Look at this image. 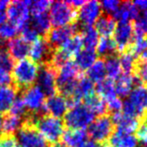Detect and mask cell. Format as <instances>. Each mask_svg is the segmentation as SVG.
<instances>
[{
	"label": "cell",
	"mask_w": 147,
	"mask_h": 147,
	"mask_svg": "<svg viewBox=\"0 0 147 147\" xmlns=\"http://www.w3.org/2000/svg\"><path fill=\"white\" fill-rule=\"evenodd\" d=\"M40 65L34 63L30 59H23L18 61L16 64H14L12 69L13 86L17 90H24L31 86H33L35 81L37 80Z\"/></svg>",
	"instance_id": "cell-1"
},
{
	"label": "cell",
	"mask_w": 147,
	"mask_h": 147,
	"mask_svg": "<svg viewBox=\"0 0 147 147\" xmlns=\"http://www.w3.org/2000/svg\"><path fill=\"white\" fill-rule=\"evenodd\" d=\"M33 125L46 142L52 144L59 142L64 133V122L49 115H34Z\"/></svg>",
	"instance_id": "cell-2"
},
{
	"label": "cell",
	"mask_w": 147,
	"mask_h": 147,
	"mask_svg": "<svg viewBox=\"0 0 147 147\" xmlns=\"http://www.w3.org/2000/svg\"><path fill=\"white\" fill-rule=\"evenodd\" d=\"M95 120V115L84 105L78 103L69 108L65 115V123L68 129H84Z\"/></svg>",
	"instance_id": "cell-3"
},
{
	"label": "cell",
	"mask_w": 147,
	"mask_h": 147,
	"mask_svg": "<svg viewBox=\"0 0 147 147\" xmlns=\"http://www.w3.org/2000/svg\"><path fill=\"white\" fill-rule=\"evenodd\" d=\"M49 17L51 24L55 27L70 25L77 20V10L67 1L52 2Z\"/></svg>",
	"instance_id": "cell-4"
},
{
	"label": "cell",
	"mask_w": 147,
	"mask_h": 147,
	"mask_svg": "<svg viewBox=\"0 0 147 147\" xmlns=\"http://www.w3.org/2000/svg\"><path fill=\"white\" fill-rule=\"evenodd\" d=\"M16 141L19 147H50L33 124L27 121H24L21 129L17 131Z\"/></svg>",
	"instance_id": "cell-5"
},
{
	"label": "cell",
	"mask_w": 147,
	"mask_h": 147,
	"mask_svg": "<svg viewBox=\"0 0 147 147\" xmlns=\"http://www.w3.org/2000/svg\"><path fill=\"white\" fill-rule=\"evenodd\" d=\"M26 109L29 112V115H45L44 103H45V94L40 90V87L31 86L25 88L23 91V98Z\"/></svg>",
	"instance_id": "cell-6"
},
{
	"label": "cell",
	"mask_w": 147,
	"mask_h": 147,
	"mask_svg": "<svg viewBox=\"0 0 147 147\" xmlns=\"http://www.w3.org/2000/svg\"><path fill=\"white\" fill-rule=\"evenodd\" d=\"M30 1H14L10 2L7 9V18L10 22L14 24L19 30L28 24L30 18L29 9Z\"/></svg>",
	"instance_id": "cell-7"
},
{
	"label": "cell",
	"mask_w": 147,
	"mask_h": 147,
	"mask_svg": "<svg viewBox=\"0 0 147 147\" xmlns=\"http://www.w3.org/2000/svg\"><path fill=\"white\" fill-rule=\"evenodd\" d=\"M38 87L43 91L45 96H52L57 91L56 88V69H55L51 64L46 63L40 66L38 77Z\"/></svg>",
	"instance_id": "cell-8"
},
{
	"label": "cell",
	"mask_w": 147,
	"mask_h": 147,
	"mask_svg": "<svg viewBox=\"0 0 147 147\" xmlns=\"http://www.w3.org/2000/svg\"><path fill=\"white\" fill-rule=\"evenodd\" d=\"M113 124L111 120V117L108 115H102L91 123L87 134L90 135L93 141L98 144L108 140L113 133Z\"/></svg>",
	"instance_id": "cell-9"
},
{
	"label": "cell",
	"mask_w": 147,
	"mask_h": 147,
	"mask_svg": "<svg viewBox=\"0 0 147 147\" xmlns=\"http://www.w3.org/2000/svg\"><path fill=\"white\" fill-rule=\"evenodd\" d=\"M53 50L44 37L38 36L30 46L28 55L34 63L42 65L50 63Z\"/></svg>",
	"instance_id": "cell-10"
},
{
	"label": "cell",
	"mask_w": 147,
	"mask_h": 147,
	"mask_svg": "<svg viewBox=\"0 0 147 147\" xmlns=\"http://www.w3.org/2000/svg\"><path fill=\"white\" fill-rule=\"evenodd\" d=\"M77 31H78V26L75 24L55 27L49 31L48 34H46L45 39L53 49H55L76 34Z\"/></svg>",
	"instance_id": "cell-11"
},
{
	"label": "cell",
	"mask_w": 147,
	"mask_h": 147,
	"mask_svg": "<svg viewBox=\"0 0 147 147\" xmlns=\"http://www.w3.org/2000/svg\"><path fill=\"white\" fill-rule=\"evenodd\" d=\"M101 7L98 1H87L80 7L79 12H77V19L85 27H92V25L101 16Z\"/></svg>",
	"instance_id": "cell-12"
},
{
	"label": "cell",
	"mask_w": 147,
	"mask_h": 147,
	"mask_svg": "<svg viewBox=\"0 0 147 147\" xmlns=\"http://www.w3.org/2000/svg\"><path fill=\"white\" fill-rule=\"evenodd\" d=\"M113 40L120 52L127 51L134 34V27L131 22H119L114 30Z\"/></svg>",
	"instance_id": "cell-13"
},
{
	"label": "cell",
	"mask_w": 147,
	"mask_h": 147,
	"mask_svg": "<svg viewBox=\"0 0 147 147\" xmlns=\"http://www.w3.org/2000/svg\"><path fill=\"white\" fill-rule=\"evenodd\" d=\"M68 102L67 98L60 94H53L45 100L44 111L49 115L56 118L64 117L68 109Z\"/></svg>",
	"instance_id": "cell-14"
},
{
	"label": "cell",
	"mask_w": 147,
	"mask_h": 147,
	"mask_svg": "<svg viewBox=\"0 0 147 147\" xmlns=\"http://www.w3.org/2000/svg\"><path fill=\"white\" fill-rule=\"evenodd\" d=\"M111 120L113 125L116 126L118 130L130 134L136 131L138 127H140V119L129 117V115L123 114L121 111L113 113L111 117Z\"/></svg>",
	"instance_id": "cell-15"
},
{
	"label": "cell",
	"mask_w": 147,
	"mask_h": 147,
	"mask_svg": "<svg viewBox=\"0 0 147 147\" xmlns=\"http://www.w3.org/2000/svg\"><path fill=\"white\" fill-rule=\"evenodd\" d=\"M7 48L8 52L13 60L21 61L28 56L30 46L29 43L25 42L21 37H14L7 42Z\"/></svg>",
	"instance_id": "cell-16"
},
{
	"label": "cell",
	"mask_w": 147,
	"mask_h": 147,
	"mask_svg": "<svg viewBox=\"0 0 147 147\" xmlns=\"http://www.w3.org/2000/svg\"><path fill=\"white\" fill-rule=\"evenodd\" d=\"M129 100L134 105L138 112L144 115L147 110V86L140 85L135 87L130 92Z\"/></svg>",
	"instance_id": "cell-17"
},
{
	"label": "cell",
	"mask_w": 147,
	"mask_h": 147,
	"mask_svg": "<svg viewBox=\"0 0 147 147\" xmlns=\"http://www.w3.org/2000/svg\"><path fill=\"white\" fill-rule=\"evenodd\" d=\"M136 77L133 74H123L116 79L114 83V88L117 96L126 97L130 94L135 86Z\"/></svg>",
	"instance_id": "cell-18"
},
{
	"label": "cell",
	"mask_w": 147,
	"mask_h": 147,
	"mask_svg": "<svg viewBox=\"0 0 147 147\" xmlns=\"http://www.w3.org/2000/svg\"><path fill=\"white\" fill-rule=\"evenodd\" d=\"M139 13L140 11L134 6L133 2H121L119 9L113 17L115 21H119V22H130V21L136 20Z\"/></svg>",
	"instance_id": "cell-19"
},
{
	"label": "cell",
	"mask_w": 147,
	"mask_h": 147,
	"mask_svg": "<svg viewBox=\"0 0 147 147\" xmlns=\"http://www.w3.org/2000/svg\"><path fill=\"white\" fill-rule=\"evenodd\" d=\"M110 145L111 147H138L139 142L133 134L116 129L110 137Z\"/></svg>",
	"instance_id": "cell-20"
},
{
	"label": "cell",
	"mask_w": 147,
	"mask_h": 147,
	"mask_svg": "<svg viewBox=\"0 0 147 147\" xmlns=\"http://www.w3.org/2000/svg\"><path fill=\"white\" fill-rule=\"evenodd\" d=\"M87 135L84 129H68L62 135V142L67 147H80L86 141Z\"/></svg>",
	"instance_id": "cell-21"
},
{
	"label": "cell",
	"mask_w": 147,
	"mask_h": 147,
	"mask_svg": "<svg viewBox=\"0 0 147 147\" xmlns=\"http://www.w3.org/2000/svg\"><path fill=\"white\" fill-rule=\"evenodd\" d=\"M96 31L102 37H110L116 28V21L111 15H101L96 22Z\"/></svg>",
	"instance_id": "cell-22"
},
{
	"label": "cell",
	"mask_w": 147,
	"mask_h": 147,
	"mask_svg": "<svg viewBox=\"0 0 147 147\" xmlns=\"http://www.w3.org/2000/svg\"><path fill=\"white\" fill-rule=\"evenodd\" d=\"M18 90L12 86L0 87V113H7L16 99Z\"/></svg>",
	"instance_id": "cell-23"
},
{
	"label": "cell",
	"mask_w": 147,
	"mask_h": 147,
	"mask_svg": "<svg viewBox=\"0 0 147 147\" xmlns=\"http://www.w3.org/2000/svg\"><path fill=\"white\" fill-rule=\"evenodd\" d=\"M96 52L93 49H84L75 56L74 63L80 71L88 70L96 61Z\"/></svg>",
	"instance_id": "cell-24"
},
{
	"label": "cell",
	"mask_w": 147,
	"mask_h": 147,
	"mask_svg": "<svg viewBox=\"0 0 147 147\" xmlns=\"http://www.w3.org/2000/svg\"><path fill=\"white\" fill-rule=\"evenodd\" d=\"M83 48V40L81 34H76L72 37L67 40L63 45H61L58 48L68 59L71 57L76 56Z\"/></svg>",
	"instance_id": "cell-25"
},
{
	"label": "cell",
	"mask_w": 147,
	"mask_h": 147,
	"mask_svg": "<svg viewBox=\"0 0 147 147\" xmlns=\"http://www.w3.org/2000/svg\"><path fill=\"white\" fill-rule=\"evenodd\" d=\"M85 105L89 110H90L95 115H105L107 109V105L105 102L103 100L101 97H99L98 95H96L95 93L90 96H88L85 99Z\"/></svg>",
	"instance_id": "cell-26"
},
{
	"label": "cell",
	"mask_w": 147,
	"mask_h": 147,
	"mask_svg": "<svg viewBox=\"0 0 147 147\" xmlns=\"http://www.w3.org/2000/svg\"><path fill=\"white\" fill-rule=\"evenodd\" d=\"M96 91L98 96L103 99L106 102L118 97L114 88V82L110 79H104L98 83L96 85Z\"/></svg>",
	"instance_id": "cell-27"
},
{
	"label": "cell",
	"mask_w": 147,
	"mask_h": 147,
	"mask_svg": "<svg viewBox=\"0 0 147 147\" xmlns=\"http://www.w3.org/2000/svg\"><path fill=\"white\" fill-rule=\"evenodd\" d=\"M129 49V51L135 58H139L147 49V37L134 31L132 41H131Z\"/></svg>",
	"instance_id": "cell-28"
},
{
	"label": "cell",
	"mask_w": 147,
	"mask_h": 147,
	"mask_svg": "<svg viewBox=\"0 0 147 147\" xmlns=\"http://www.w3.org/2000/svg\"><path fill=\"white\" fill-rule=\"evenodd\" d=\"M23 120L24 119L17 117L9 113L6 114L5 117L3 118V124H2L3 134L14 135L15 132H17L21 129L23 123H24Z\"/></svg>",
	"instance_id": "cell-29"
},
{
	"label": "cell",
	"mask_w": 147,
	"mask_h": 147,
	"mask_svg": "<svg viewBox=\"0 0 147 147\" xmlns=\"http://www.w3.org/2000/svg\"><path fill=\"white\" fill-rule=\"evenodd\" d=\"M51 21L47 13H42L38 15H33L31 26L35 29L38 34H47L51 30Z\"/></svg>",
	"instance_id": "cell-30"
},
{
	"label": "cell",
	"mask_w": 147,
	"mask_h": 147,
	"mask_svg": "<svg viewBox=\"0 0 147 147\" xmlns=\"http://www.w3.org/2000/svg\"><path fill=\"white\" fill-rule=\"evenodd\" d=\"M96 53L102 57L113 56L114 52L117 50L116 44L111 37H101L96 45Z\"/></svg>",
	"instance_id": "cell-31"
},
{
	"label": "cell",
	"mask_w": 147,
	"mask_h": 147,
	"mask_svg": "<svg viewBox=\"0 0 147 147\" xmlns=\"http://www.w3.org/2000/svg\"><path fill=\"white\" fill-rule=\"evenodd\" d=\"M105 63H104L103 60H96L95 63L87 70V77L93 83L100 82L105 79Z\"/></svg>",
	"instance_id": "cell-32"
},
{
	"label": "cell",
	"mask_w": 147,
	"mask_h": 147,
	"mask_svg": "<svg viewBox=\"0 0 147 147\" xmlns=\"http://www.w3.org/2000/svg\"><path fill=\"white\" fill-rule=\"evenodd\" d=\"M104 63H105V71L106 76H108V79L113 81L116 80L121 76L122 69L121 66H120L119 60L117 57H115L114 55L107 57Z\"/></svg>",
	"instance_id": "cell-33"
},
{
	"label": "cell",
	"mask_w": 147,
	"mask_h": 147,
	"mask_svg": "<svg viewBox=\"0 0 147 147\" xmlns=\"http://www.w3.org/2000/svg\"><path fill=\"white\" fill-rule=\"evenodd\" d=\"M81 36H82L83 40V46H84L86 49L95 50L99 40L98 34L95 28H93V27H85L83 31V34H81Z\"/></svg>",
	"instance_id": "cell-34"
},
{
	"label": "cell",
	"mask_w": 147,
	"mask_h": 147,
	"mask_svg": "<svg viewBox=\"0 0 147 147\" xmlns=\"http://www.w3.org/2000/svg\"><path fill=\"white\" fill-rule=\"evenodd\" d=\"M119 63L122 70L126 74H132L136 67L135 57L129 51H125L121 54L119 58Z\"/></svg>",
	"instance_id": "cell-35"
},
{
	"label": "cell",
	"mask_w": 147,
	"mask_h": 147,
	"mask_svg": "<svg viewBox=\"0 0 147 147\" xmlns=\"http://www.w3.org/2000/svg\"><path fill=\"white\" fill-rule=\"evenodd\" d=\"M9 114L15 115L17 117H20L23 119V117H26L28 114V111L26 109V107L25 105L24 100H22V98H16L13 103L11 104V106L9 110Z\"/></svg>",
	"instance_id": "cell-36"
},
{
	"label": "cell",
	"mask_w": 147,
	"mask_h": 147,
	"mask_svg": "<svg viewBox=\"0 0 147 147\" xmlns=\"http://www.w3.org/2000/svg\"><path fill=\"white\" fill-rule=\"evenodd\" d=\"M14 66V60L10 55L6 49H0V69L8 73L12 71Z\"/></svg>",
	"instance_id": "cell-37"
},
{
	"label": "cell",
	"mask_w": 147,
	"mask_h": 147,
	"mask_svg": "<svg viewBox=\"0 0 147 147\" xmlns=\"http://www.w3.org/2000/svg\"><path fill=\"white\" fill-rule=\"evenodd\" d=\"M52 5L51 1H47V0H37V1H30L29 9L33 15L42 14L46 13L50 7Z\"/></svg>",
	"instance_id": "cell-38"
},
{
	"label": "cell",
	"mask_w": 147,
	"mask_h": 147,
	"mask_svg": "<svg viewBox=\"0 0 147 147\" xmlns=\"http://www.w3.org/2000/svg\"><path fill=\"white\" fill-rule=\"evenodd\" d=\"M135 32L145 36L147 34V10L139 15L135 22Z\"/></svg>",
	"instance_id": "cell-39"
},
{
	"label": "cell",
	"mask_w": 147,
	"mask_h": 147,
	"mask_svg": "<svg viewBox=\"0 0 147 147\" xmlns=\"http://www.w3.org/2000/svg\"><path fill=\"white\" fill-rule=\"evenodd\" d=\"M38 37V34L29 24L27 25H25L24 28L21 29V38L24 39L25 42H27V43H30V42L33 43Z\"/></svg>",
	"instance_id": "cell-40"
},
{
	"label": "cell",
	"mask_w": 147,
	"mask_h": 147,
	"mask_svg": "<svg viewBox=\"0 0 147 147\" xmlns=\"http://www.w3.org/2000/svg\"><path fill=\"white\" fill-rule=\"evenodd\" d=\"M120 4H121V2L117 1V0H105V1H102L100 3V7H101L102 10L105 11L107 15L113 16V14L119 9Z\"/></svg>",
	"instance_id": "cell-41"
},
{
	"label": "cell",
	"mask_w": 147,
	"mask_h": 147,
	"mask_svg": "<svg viewBox=\"0 0 147 147\" xmlns=\"http://www.w3.org/2000/svg\"><path fill=\"white\" fill-rule=\"evenodd\" d=\"M134 71L136 72L138 78L147 85V61L136 63V67Z\"/></svg>",
	"instance_id": "cell-42"
},
{
	"label": "cell",
	"mask_w": 147,
	"mask_h": 147,
	"mask_svg": "<svg viewBox=\"0 0 147 147\" xmlns=\"http://www.w3.org/2000/svg\"><path fill=\"white\" fill-rule=\"evenodd\" d=\"M0 147H19L14 135L0 134Z\"/></svg>",
	"instance_id": "cell-43"
},
{
	"label": "cell",
	"mask_w": 147,
	"mask_h": 147,
	"mask_svg": "<svg viewBox=\"0 0 147 147\" xmlns=\"http://www.w3.org/2000/svg\"><path fill=\"white\" fill-rule=\"evenodd\" d=\"M137 131V140L138 142L142 144L144 147H147V122L142 124L138 127Z\"/></svg>",
	"instance_id": "cell-44"
},
{
	"label": "cell",
	"mask_w": 147,
	"mask_h": 147,
	"mask_svg": "<svg viewBox=\"0 0 147 147\" xmlns=\"http://www.w3.org/2000/svg\"><path fill=\"white\" fill-rule=\"evenodd\" d=\"M11 76L10 73H8L6 71H3L0 69V87L8 86L11 82Z\"/></svg>",
	"instance_id": "cell-45"
},
{
	"label": "cell",
	"mask_w": 147,
	"mask_h": 147,
	"mask_svg": "<svg viewBox=\"0 0 147 147\" xmlns=\"http://www.w3.org/2000/svg\"><path fill=\"white\" fill-rule=\"evenodd\" d=\"M133 4L139 11L144 12V11L147 10V0H137V1L133 2Z\"/></svg>",
	"instance_id": "cell-46"
},
{
	"label": "cell",
	"mask_w": 147,
	"mask_h": 147,
	"mask_svg": "<svg viewBox=\"0 0 147 147\" xmlns=\"http://www.w3.org/2000/svg\"><path fill=\"white\" fill-rule=\"evenodd\" d=\"M69 5H70L73 9H80L81 7H82L84 3L86 1H81V0H73V1H67Z\"/></svg>",
	"instance_id": "cell-47"
},
{
	"label": "cell",
	"mask_w": 147,
	"mask_h": 147,
	"mask_svg": "<svg viewBox=\"0 0 147 147\" xmlns=\"http://www.w3.org/2000/svg\"><path fill=\"white\" fill-rule=\"evenodd\" d=\"M80 147H100V146H99V144H98V142H96L95 141H93V140H88L87 141L86 140Z\"/></svg>",
	"instance_id": "cell-48"
},
{
	"label": "cell",
	"mask_w": 147,
	"mask_h": 147,
	"mask_svg": "<svg viewBox=\"0 0 147 147\" xmlns=\"http://www.w3.org/2000/svg\"><path fill=\"white\" fill-rule=\"evenodd\" d=\"M10 4V1L8 0H0V10H4L5 11L6 9H8V7Z\"/></svg>",
	"instance_id": "cell-49"
},
{
	"label": "cell",
	"mask_w": 147,
	"mask_h": 147,
	"mask_svg": "<svg viewBox=\"0 0 147 147\" xmlns=\"http://www.w3.org/2000/svg\"><path fill=\"white\" fill-rule=\"evenodd\" d=\"M6 19H7L6 12L4 10H0V25L3 24L4 22H6Z\"/></svg>",
	"instance_id": "cell-50"
},
{
	"label": "cell",
	"mask_w": 147,
	"mask_h": 147,
	"mask_svg": "<svg viewBox=\"0 0 147 147\" xmlns=\"http://www.w3.org/2000/svg\"><path fill=\"white\" fill-rule=\"evenodd\" d=\"M139 61H147V49L145 50V51L142 54V55L139 57Z\"/></svg>",
	"instance_id": "cell-51"
},
{
	"label": "cell",
	"mask_w": 147,
	"mask_h": 147,
	"mask_svg": "<svg viewBox=\"0 0 147 147\" xmlns=\"http://www.w3.org/2000/svg\"><path fill=\"white\" fill-rule=\"evenodd\" d=\"M50 147H67L62 142H55V144H53Z\"/></svg>",
	"instance_id": "cell-52"
},
{
	"label": "cell",
	"mask_w": 147,
	"mask_h": 147,
	"mask_svg": "<svg viewBox=\"0 0 147 147\" xmlns=\"http://www.w3.org/2000/svg\"><path fill=\"white\" fill-rule=\"evenodd\" d=\"M2 124H3V117H2V115L0 114V132L2 131Z\"/></svg>",
	"instance_id": "cell-53"
},
{
	"label": "cell",
	"mask_w": 147,
	"mask_h": 147,
	"mask_svg": "<svg viewBox=\"0 0 147 147\" xmlns=\"http://www.w3.org/2000/svg\"><path fill=\"white\" fill-rule=\"evenodd\" d=\"M103 147H111V146L110 144H105V145H104Z\"/></svg>",
	"instance_id": "cell-54"
},
{
	"label": "cell",
	"mask_w": 147,
	"mask_h": 147,
	"mask_svg": "<svg viewBox=\"0 0 147 147\" xmlns=\"http://www.w3.org/2000/svg\"><path fill=\"white\" fill-rule=\"evenodd\" d=\"M145 118H146V122H147V114H146V117Z\"/></svg>",
	"instance_id": "cell-55"
}]
</instances>
